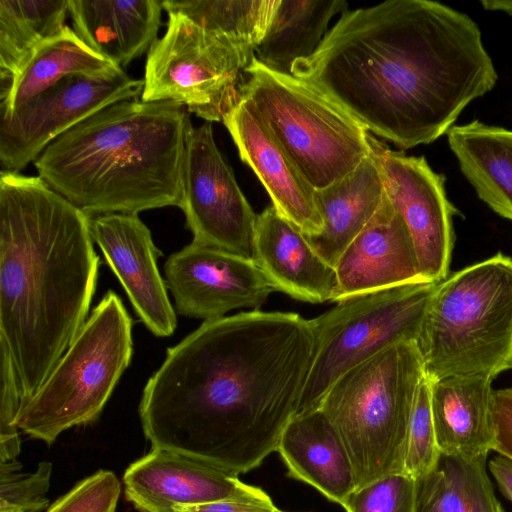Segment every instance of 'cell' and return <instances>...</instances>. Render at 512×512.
Wrapping results in <instances>:
<instances>
[{
    "label": "cell",
    "mask_w": 512,
    "mask_h": 512,
    "mask_svg": "<svg viewBox=\"0 0 512 512\" xmlns=\"http://www.w3.org/2000/svg\"><path fill=\"white\" fill-rule=\"evenodd\" d=\"M491 450L512 461V388L493 391Z\"/></svg>",
    "instance_id": "36"
},
{
    "label": "cell",
    "mask_w": 512,
    "mask_h": 512,
    "mask_svg": "<svg viewBox=\"0 0 512 512\" xmlns=\"http://www.w3.org/2000/svg\"><path fill=\"white\" fill-rule=\"evenodd\" d=\"M164 280L175 311L204 321L259 308L275 291L252 259L193 242L168 257Z\"/></svg>",
    "instance_id": "14"
},
{
    "label": "cell",
    "mask_w": 512,
    "mask_h": 512,
    "mask_svg": "<svg viewBox=\"0 0 512 512\" xmlns=\"http://www.w3.org/2000/svg\"><path fill=\"white\" fill-rule=\"evenodd\" d=\"M487 456L442 455L416 481V512H505L486 471Z\"/></svg>",
    "instance_id": "27"
},
{
    "label": "cell",
    "mask_w": 512,
    "mask_h": 512,
    "mask_svg": "<svg viewBox=\"0 0 512 512\" xmlns=\"http://www.w3.org/2000/svg\"><path fill=\"white\" fill-rule=\"evenodd\" d=\"M440 457L431 412V382L424 377L410 419L404 473L417 481L437 467Z\"/></svg>",
    "instance_id": "30"
},
{
    "label": "cell",
    "mask_w": 512,
    "mask_h": 512,
    "mask_svg": "<svg viewBox=\"0 0 512 512\" xmlns=\"http://www.w3.org/2000/svg\"><path fill=\"white\" fill-rule=\"evenodd\" d=\"M447 137L478 197L512 221V131L473 121L452 126Z\"/></svg>",
    "instance_id": "25"
},
{
    "label": "cell",
    "mask_w": 512,
    "mask_h": 512,
    "mask_svg": "<svg viewBox=\"0 0 512 512\" xmlns=\"http://www.w3.org/2000/svg\"><path fill=\"white\" fill-rule=\"evenodd\" d=\"M481 4L486 10L503 11L512 15V0H482Z\"/></svg>",
    "instance_id": "38"
},
{
    "label": "cell",
    "mask_w": 512,
    "mask_h": 512,
    "mask_svg": "<svg viewBox=\"0 0 512 512\" xmlns=\"http://www.w3.org/2000/svg\"><path fill=\"white\" fill-rule=\"evenodd\" d=\"M68 0H0V79L7 81L32 53L66 25Z\"/></svg>",
    "instance_id": "28"
},
{
    "label": "cell",
    "mask_w": 512,
    "mask_h": 512,
    "mask_svg": "<svg viewBox=\"0 0 512 512\" xmlns=\"http://www.w3.org/2000/svg\"><path fill=\"white\" fill-rule=\"evenodd\" d=\"M73 30L93 50L121 68L158 39L159 0H68Z\"/></svg>",
    "instance_id": "21"
},
{
    "label": "cell",
    "mask_w": 512,
    "mask_h": 512,
    "mask_svg": "<svg viewBox=\"0 0 512 512\" xmlns=\"http://www.w3.org/2000/svg\"><path fill=\"white\" fill-rule=\"evenodd\" d=\"M90 232L142 323L157 337L172 335L176 311L157 266L162 253L149 228L137 214L112 213L91 217Z\"/></svg>",
    "instance_id": "15"
},
{
    "label": "cell",
    "mask_w": 512,
    "mask_h": 512,
    "mask_svg": "<svg viewBox=\"0 0 512 512\" xmlns=\"http://www.w3.org/2000/svg\"><path fill=\"white\" fill-rule=\"evenodd\" d=\"M337 288L332 302L426 280L414 241L386 193L372 219L351 241L335 265Z\"/></svg>",
    "instance_id": "16"
},
{
    "label": "cell",
    "mask_w": 512,
    "mask_h": 512,
    "mask_svg": "<svg viewBox=\"0 0 512 512\" xmlns=\"http://www.w3.org/2000/svg\"><path fill=\"white\" fill-rule=\"evenodd\" d=\"M147 53L141 99L173 101L207 122L223 121L240 101L254 58L179 12Z\"/></svg>",
    "instance_id": "10"
},
{
    "label": "cell",
    "mask_w": 512,
    "mask_h": 512,
    "mask_svg": "<svg viewBox=\"0 0 512 512\" xmlns=\"http://www.w3.org/2000/svg\"><path fill=\"white\" fill-rule=\"evenodd\" d=\"M491 383L482 376L431 382L432 419L442 455L488 456L493 442Z\"/></svg>",
    "instance_id": "22"
},
{
    "label": "cell",
    "mask_w": 512,
    "mask_h": 512,
    "mask_svg": "<svg viewBox=\"0 0 512 512\" xmlns=\"http://www.w3.org/2000/svg\"><path fill=\"white\" fill-rule=\"evenodd\" d=\"M240 158L257 175L272 206L305 235L319 234L323 218L316 190L303 178L244 99L223 118Z\"/></svg>",
    "instance_id": "17"
},
{
    "label": "cell",
    "mask_w": 512,
    "mask_h": 512,
    "mask_svg": "<svg viewBox=\"0 0 512 512\" xmlns=\"http://www.w3.org/2000/svg\"><path fill=\"white\" fill-rule=\"evenodd\" d=\"M179 208L193 243L253 260L258 215L216 145L212 122L193 127L189 134Z\"/></svg>",
    "instance_id": "12"
},
{
    "label": "cell",
    "mask_w": 512,
    "mask_h": 512,
    "mask_svg": "<svg viewBox=\"0 0 512 512\" xmlns=\"http://www.w3.org/2000/svg\"><path fill=\"white\" fill-rule=\"evenodd\" d=\"M417 483L405 473L390 474L355 489L347 498V512H416Z\"/></svg>",
    "instance_id": "32"
},
{
    "label": "cell",
    "mask_w": 512,
    "mask_h": 512,
    "mask_svg": "<svg viewBox=\"0 0 512 512\" xmlns=\"http://www.w3.org/2000/svg\"><path fill=\"white\" fill-rule=\"evenodd\" d=\"M120 491L117 476L99 470L59 497L46 512H115Z\"/></svg>",
    "instance_id": "33"
},
{
    "label": "cell",
    "mask_w": 512,
    "mask_h": 512,
    "mask_svg": "<svg viewBox=\"0 0 512 512\" xmlns=\"http://www.w3.org/2000/svg\"><path fill=\"white\" fill-rule=\"evenodd\" d=\"M123 481L126 498L142 512H173L177 506L225 499L245 485L220 467L159 448L133 462Z\"/></svg>",
    "instance_id": "18"
},
{
    "label": "cell",
    "mask_w": 512,
    "mask_h": 512,
    "mask_svg": "<svg viewBox=\"0 0 512 512\" xmlns=\"http://www.w3.org/2000/svg\"><path fill=\"white\" fill-rule=\"evenodd\" d=\"M274 512H283V511H280V510H278V509H277V510H276V511H274Z\"/></svg>",
    "instance_id": "39"
},
{
    "label": "cell",
    "mask_w": 512,
    "mask_h": 512,
    "mask_svg": "<svg viewBox=\"0 0 512 512\" xmlns=\"http://www.w3.org/2000/svg\"><path fill=\"white\" fill-rule=\"evenodd\" d=\"M314 348L311 319L294 312L204 321L166 350L144 386L146 438L236 475L256 468L298 412Z\"/></svg>",
    "instance_id": "1"
},
{
    "label": "cell",
    "mask_w": 512,
    "mask_h": 512,
    "mask_svg": "<svg viewBox=\"0 0 512 512\" xmlns=\"http://www.w3.org/2000/svg\"><path fill=\"white\" fill-rule=\"evenodd\" d=\"M385 193L403 216L412 235L422 276L440 282L449 275L455 242L453 216L445 178L434 172L424 157L390 150L369 135Z\"/></svg>",
    "instance_id": "13"
},
{
    "label": "cell",
    "mask_w": 512,
    "mask_h": 512,
    "mask_svg": "<svg viewBox=\"0 0 512 512\" xmlns=\"http://www.w3.org/2000/svg\"><path fill=\"white\" fill-rule=\"evenodd\" d=\"M347 7L345 0H278L255 58L273 71L291 74L296 61L315 53L327 34L329 21Z\"/></svg>",
    "instance_id": "26"
},
{
    "label": "cell",
    "mask_w": 512,
    "mask_h": 512,
    "mask_svg": "<svg viewBox=\"0 0 512 512\" xmlns=\"http://www.w3.org/2000/svg\"><path fill=\"white\" fill-rule=\"evenodd\" d=\"M123 68L88 46L69 26L44 41L23 66L1 82L0 113H10L70 75L113 77Z\"/></svg>",
    "instance_id": "24"
},
{
    "label": "cell",
    "mask_w": 512,
    "mask_h": 512,
    "mask_svg": "<svg viewBox=\"0 0 512 512\" xmlns=\"http://www.w3.org/2000/svg\"><path fill=\"white\" fill-rule=\"evenodd\" d=\"M501 493L512 502V461L504 456H497L488 463Z\"/></svg>",
    "instance_id": "37"
},
{
    "label": "cell",
    "mask_w": 512,
    "mask_h": 512,
    "mask_svg": "<svg viewBox=\"0 0 512 512\" xmlns=\"http://www.w3.org/2000/svg\"><path fill=\"white\" fill-rule=\"evenodd\" d=\"M417 344L431 382L512 369V258L497 253L439 282Z\"/></svg>",
    "instance_id": "5"
},
{
    "label": "cell",
    "mask_w": 512,
    "mask_h": 512,
    "mask_svg": "<svg viewBox=\"0 0 512 512\" xmlns=\"http://www.w3.org/2000/svg\"><path fill=\"white\" fill-rule=\"evenodd\" d=\"M133 321L109 290L39 390L21 404L15 425L52 444L65 430L94 422L133 354Z\"/></svg>",
    "instance_id": "8"
},
{
    "label": "cell",
    "mask_w": 512,
    "mask_h": 512,
    "mask_svg": "<svg viewBox=\"0 0 512 512\" xmlns=\"http://www.w3.org/2000/svg\"><path fill=\"white\" fill-rule=\"evenodd\" d=\"M277 508L262 489L245 484L231 497L191 506H177L173 512H274Z\"/></svg>",
    "instance_id": "35"
},
{
    "label": "cell",
    "mask_w": 512,
    "mask_h": 512,
    "mask_svg": "<svg viewBox=\"0 0 512 512\" xmlns=\"http://www.w3.org/2000/svg\"><path fill=\"white\" fill-rule=\"evenodd\" d=\"M425 377L416 341H402L350 368L326 392L324 412L348 454L356 489L404 473L408 429Z\"/></svg>",
    "instance_id": "6"
},
{
    "label": "cell",
    "mask_w": 512,
    "mask_h": 512,
    "mask_svg": "<svg viewBox=\"0 0 512 512\" xmlns=\"http://www.w3.org/2000/svg\"><path fill=\"white\" fill-rule=\"evenodd\" d=\"M253 261L275 291L308 303L332 301L335 267L312 247L307 236L271 205L257 217Z\"/></svg>",
    "instance_id": "19"
},
{
    "label": "cell",
    "mask_w": 512,
    "mask_h": 512,
    "mask_svg": "<svg viewBox=\"0 0 512 512\" xmlns=\"http://www.w3.org/2000/svg\"><path fill=\"white\" fill-rule=\"evenodd\" d=\"M246 73L241 98L315 190L343 179L371 154L369 133L314 85L255 56Z\"/></svg>",
    "instance_id": "7"
},
{
    "label": "cell",
    "mask_w": 512,
    "mask_h": 512,
    "mask_svg": "<svg viewBox=\"0 0 512 512\" xmlns=\"http://www.w3.org/2000/svg\"><path fill=\"white\" fill-rule=\"evenodd\" d=\"M0 463L16 460L21 442L15 420L21 406L16 370L6 345L0 341Z\"/></svg>",
    "instance_id": "34"
},
{
    "label": "cell",
    "mask_w": 512,
    "mask_h": 512,
    "mask_svg": "<svg viewBox=\"0 0 512 512\" xmlns=\"http://www.w3.org/2000/svg\"><path fill=\"white\" fill-rule=\"evenodd\" d=\"M278 0H165L179 12L234 47L253 54L264 38Z\"/></svg>",
    "instance_id": "29"
},
{
    "label": "cell",
    "mask_w": 512,
    "mask_h": 512,
    "mask_svg": "<svg viewBox=\"0 0 512 512\" xmlns=\"http://www.w3.org/2000/svg\"><path fill=\"white\" fill-rule=\"evenodd\" d=\"M277 452L288 476L311 485L342 507L356 489L345 447L320 408L298 413L289 421Z\"/></svg>",
    "instance_id": "20"
},
{
    "label": "cell",
    "mask_w": 512,
    "mask_h": 512,
    "mask_svg": "<svg viewBox=\"0 0 512 512\" xmlns=\"http://www.w3.org/2000/svg\"><path fill=\"white\" fill-rule=\"evenodd\" d=\"M143 79L67 76L10 113H0L2 171L19 173L59 136L114 103L137 99Z\"/></svg>",
    "instance_id": "11"
},
{
    "label": "cell",
    "mask_w": 512,
    "mask_h": 512,
    "mask_svg": "<svg viewBox=\"0 0 512 512\" xmlns=\"http://www.w3.org/2000/svg\"><path fill=\"white\" fill-rule=\"evenodd\" d=\"M291 75L401 149L447 133L497 81L475 21L430 0L347 10Z\"/></svg>",
    "instance_id": "2"
},
{
    "label": "cell",
    "mask_w": 512,
    "mask_h": 512,
    "mask_svg": "<svg viewBox=\"0 0 512 512\" xmlns=\"http://www.w3.org/2000/svg\"><path fill=\"white\" fill-rule=\"evenodd\" d=\"M384 194L372 154L343 179L316 190L324 225L319 234L306 235L315 251L335 267L346 247L375 215Z\"/></svg>",
    "instance_id": "23"
},
{
    "label": "cell",
    "mask_w": 512,
    "mask_h": 512,
    "mask_svg": "<svg viewBox=\"0 0 512 512\" xmlns=\"http://www.w3.org/2000/svg\"><path fill=\"white\" fill-rule=\"evenodd\" d=\"M187 108L124 100L84 119L34 161L38 176L90 217L180 207Z\"/></svg>",
    "instance_id": "4"
},
{
    "label": "cell",
    "mask_w": 512,
    "mask_h": 512,
    "mask_svg": "<svg viewBox=\"0 0 512 512\" xmlns=\"http://www.w3.org/2000/svg\"><path fill=\"white\" fill-rule=\"evenodd\" d=\"M17 461L0 463V512H40L48 507L52 464L43 461L33 473H20Z\"/></svg>",
    "instance_id": "31"
},
{
    "label": "cell",
    "mask_w": 512,
    "mask_h": 512,
    "mask_svg": "<svg viewBox=\"0 0 512 512\" xmlns=\"http://www.w3.org/2000/svg\"><path fill=\"white\" fill-rule=\"evenodd\" d=\"M438 284L423 280L357 295L311 319L314 356L297 414L319 408L350 368L396 343L417 342Z\"/></svg>",
    "instance_id": "9"
},
{
    "label": "cell",
    "mask_w": 512,
    "mask_h": 512,
    "mask_svg": "<svg viewBox=\"0 0 512 512\" xmlns=\"http://www.w3.org/2000/svg\"><path fill=\"white\" fill-rule=\"evenodd\" d=\"M91 217L39 176L0 174V341L21 404L43 385L87 320L100 258Z\"/></svg>",
    "instance_id": "3"
}]
</instances>
